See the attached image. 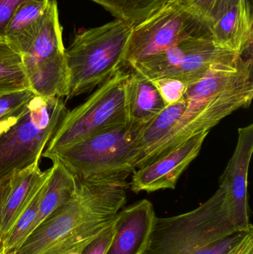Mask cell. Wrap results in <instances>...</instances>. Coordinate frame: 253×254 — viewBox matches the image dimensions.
Instances as JSON below:
<instances>
[{"mask_svg": "<svg viewBox=\"0 0 253 254\" xmlns=\"http://www.w3.org/2000/svg\"><path fill=\"white\" fill-rule=\"evenodd\" d=\"M131 174L76 178L74 196L53 212L16 254H47L77 237H100L115 220L127 198Z\"/></svg>", "mask_w": 253, "mask_h": 254, "instance_id": "1", "label": "cell"}, {"mask_svg": "<svg viewBox=\"0 0 253 254\" xmlns=\"http://www.w3.org/2000/svg\"><path fill=\"white\" fill-rule=\"evenodd\" d=\"M239 232L232 216L225 183L197 208L156 217L147 254H193Z\"/></svg>", "mask_w": 253, "mask_h": 254, "instance_id": "2", "label": "cell"}, {"mask_svg": "<svg viewBox=\"0 0 253 254\" xmlns=\"http://www.w3.org/2000/svg\"><path fill=\"white\" fill-rule=\"evenodd\" d=\"M134 25L116 19L75 36L65 51L69 76L68 99L92 92L123 67Z\"/></svg>", "mask_w": 253, "mask_h": 254, "instance_id": "3", "label": "cell"}, {"mask_svg": "<svg viewBox=\"0 0 253 254\" xmlns=\"http://www.w3.org/2000/svg\"><path fill=\"white\" fill-rule=\"evenodd\" d=\"M143 127L122 123L100 130L51 158L76 178L132 174L139 160L138 137Z\"/></svg>", "mask_w": 253, "mask_h": 254, "instance_id": "4", "label": "cell"}, {"mask_svg": "<svg viewBox=\"0 0 253 254\" xmlns=\"http://www.w3.org/2000/svg\"><path fill=\"white\" fill-rule=\"evenodd\" d=\"M68 110L62 98L36 96L25 114L0 135V182L34 164Z\"/></svg>", "mask_w": 253, "mask_h": 254, "instance_id": "5", "label": "cell"}, {"mask_svg": "<svg viewBox=\"0 0 253 254\" xmlns=\"http://www.w3.org/2000/svg\"><path fill=\"white\" fill-rule=\"evenodd\" d=\"M212 36L210 26L185 0H169L134 25L123 67H129L193 37Z\"/></svg>", "mask_w": 253, "mask_h": 254, "instance_id": "6", "label": "cell"}, {"mask_svg": "<svg viewBox=\"0 0 253 254\" xmlns=\"http://www.w3.org/2000/svg\"><path fill=\"white\" fill-rule=\"evenodd\" d=\"M129 72L126 67L119 68L85 102L68 110L42 157L51 159L100 130L126 122L124 84Z\"/></svg>", "mask_w": 253, "mask_h": 254, "instance_id": "7", "label": "cell"}, {"mask_svg": "<svg viewBox=\"0 0 253 254\" xmlns=\"http://www.w3.org/2000/svg\"><path fill=\"white\" fill-rule=\"evenodd\" d=\"M57 0H51L40 29L22 62L29 87L44 98L68 97L69 76Z\"/></svg>", "mask_w": 253, "mask_h": 254, "instance_id": "8", "label": "cell"}, {"mask_svg": "<svg viewBox=\"0 0 253 254\" xmlns=\"http://www.w3.org/2000/svg\"><path fill=\"white\" fill-rule=\"evenodd\" d=\"M245 57L220 49L212 36H202L186 39L128 68L150 80L167 77L181 80L188 86L201 80L212 67L236 64Z\"/></svg>", "mask_w": 253, "mask_h": 254, "instance_id": "9", "label": "cell"}, {"mask_svg": "<svg viewBox=\"0 0 253 254\" xmlns=\"http://www.w3.org/2000/svg\"><path fill=\"white\" fill-rule=\"evenodd\" d=\"M253 83L243 85L207 101L187 103V110L164 141L149 155L141 167L170 152L190 137L211 128L234 112L248 108L252 103Z\"/></svg>", "mask_w": 253, "mask_h": 254, "instance_id": "10", "label": "cell"}, {"mask_svg": "<svg viewBox=\"0 0 253 254\" xmlns=\"http://www.w3.org/2000/svg\"><path fill=\"white\" fill-rule=\"evenodd\" d=\"M209 133H199L155 161L137 169L129 183L131 190L138 193L175 189L182 173L199 155Z\"/></svg>", "mask_w": 253, "mask_h": 254, "instance_id": "11", "label": "cell"}, {"mask_svg": "<svg viewBox=\"0 0 253 254\" xmlns=\"http://www.w3.org/2000/svg\"><path fill=\"white\" fill-rule=\"evenodd\" d=\"M253 152V125L238 130V140L233 155L221 176L225 183L232 216L239 232L253 229L248 201V171Z\"/></svg>", "mask_w": 253, "mask_h": 254, "instance_id": "12", "label": "cell"}, {"mask_svg": "<svg viewBox=\"0 0 253 254\" xmlns=\"http://www.w3.org/2000/svg\"><path fill=\"white\" fill-rule=\"evenodd\" d=\"M156 217L153 204L147 199L122 209L116 216L114 237L105 254H147Z\"/></svg>", "mask_w": 253, "mask_h": 254, "instance_id": "13", "label": "cell"}, {"mask_svg": "<svg viewBox=\"0 0 253 254\" xmlns=\"http://www.w3.org/2000/svg\"><path fill=\"white\" fill-rule=\"evenodd\" d=\"M253 17L250 0H237L210 26L212 40L220 49L240 56L253 55Z\"/></svg>", "mask_w": 253, "mask_h": 254, "instance_id": "14", "label": "cell"}, {"mask_svg": "<svg viewBox=\"0 0 253 254\" xmlns=\"http://www.w3.org/2000/svg\"><path fill=\"white\" fill-rule=\"evenodd\" d=\"M51 173V167L42 171L38 164L15 175L4 200L0 219V244L29 207Z\"/></svg>", "mask_w": 253, "mask_h": 254, "instance_id": "15", "label": "cell"}, {"mask_svg": "<svg viewBox=\"0 0 253 254\" xmlns=\"http://www.w3.org/2000/svg\"><path fill=\"white\" fill-rule=\"evenodd\" d=\"M252 81L253 56H247L238 64L211 68L201 80L187 86L184 98L187 103L207 101Z\"/></svg>", "mask_w": 253, "mask_h": 254, "instance_id": "16", "label": "cell"}, {"mask_svg": "<svg viewBox=\"0 0 253 254\" xmlns=\"http://www.w3.org/2000/svg\"><path fill=\"white\" fill-rule=\"evenodd\" d=\"M126 123L144 127L166 107L151 80L130 69L124 84Z\"/></svg>", "mask_w": 253, "mask_h": 254, "instance_id": "17", "label": "cell"}, {"mask_svg": "<svg viewBox=\"0 0 253 254\" xmlns=\"http://www.w3.org/2000/svg\"><path fill=\"white\" fill-rule=\"evenodd\" d=\"M51 0H27L20 4L4 30V40L18 54L25 55L40 29Z\"/></svg>", "mask_w": 253, "mask_h": 254, "instance_id": "18", "label": "cell"}, {"mask_svg": "<svg viewBox=\"0 0 253 254\" xmlns=\"http://www.w3.org/2000/svg\"><path fill=\"white\" fill-rule=\"evenodd\" d=\"M51 173L40 199L32 233L53 212L66 204L76 192L74 175L58 160H53Z\"/></svg>", "mask_w": 253, "mask_h": 254, "instance_id": "19", "label": "cell"}, {"mask_svg": "<svg viewBox=\"0 0 253 254\" xmlns=\"http://www.w3.org/2000/svg\"><path fill=\"white\" fill-rule=\"evenodd\" d=\"M185 98L165 107L154 119L143 127L138 137L139 160L137 169L168 137L187 110Z\"/></svg>", "mask_w": 253, "mask_h": 254, "instance_id": "20", "label": "cell"}, {"mask_svg": "<svg viewBox=\"0 0 253 254\" xmlns=\"http://www.w3.org/2000/svg\"><path fill=\"white\" fill-rule=\"evenodd\" d=\"M30 89L22 58L0 40V96Z\"/></svg>", "mask_w": 253, "mask_h": 254, "instance_id": "21", "label": "cell"}, {"mask_svg": "<svg viewBox=\"0 0 253 254\" xmlns=\"http://www.w3.org/2000/svg\"><path fill=\"white\" fill-rule=\"evenodd\" d=\"M115 16L137 24L150 16L169 0H90Z\"/></svg>", "mask_w": 253, "mask_h": 254, "instance_id": "22", "label": "cell"}, {"mask_svg": "<svg viewBox=\"0 0 253 254\" xmlns=\"http://www.w3.org/2000/svg\"><path fill=\"white\" fill-rule=\"evenodd\" d=\"M48 181L3 240L1 254H16L32 234L33 226L37 217L40 199Z\"/></svg>", "mask_w": 253, "mask_h": 254, "instance_id": "23", "label": "cell"}, {"mask_svg": "<svg viewBox=\"0 0 253 254\" xmlns=\"http://www.w3.org/2000/svg\"><path fill=\"white\" fill-rule=\"evenodd\" d=\"M237 0H185L211 26Z\"/></svg>", "mask_w": 253, "mask_h": 254, "instance_id": "24", "label": "cell"}, {"mask_svg": "<svg viewBox=\"0 0 253 254\" xmlns=\"http://www.w3.org/2000/svg\"><path fill=\"white\" fill-rule=\"evenodd\" d=\"M151 81L158 91L166 107L172 105L184 98L187 86L181 80L163 77L154 79Z\"/></svg>", "mask_w": 253, "mask_h": 254, "instance_id": "25", "label": "cell"}, {"mask_svg": "<svg viewBox=\"0 0 253 254\" xmlns=\"http://www.w3.org/2000/svg\"><path fill=\"white\" fill-rule=\"evenodd\" d=\"M246 233V232H245ZM245 233H238L224 240L202 248L193 254H226L242 239Z\"/></svg>", "mask_w": 253, "mask_h": 254, "instance_id": "26", "label": "cell"}, {"mask_svg": "<svg viewBox=\"0 0 253 254\" xmlns=\"http://www.w3.org/2000/svg\"><path fill=\"white\" fill-rule=\"evenodd\" d=\"M115 222V220H114ZM114 222L99 237L85 249L83 254H105L114 235Z\"/></svg>", "mask_w": 253, "mask_h": 254, "instance_id": "27", "label": "cell"}, {"mask_svg": "<svg viewBox=\"0 0 253 254\" xmlns=\"http://www.w3.org/2000/svg\"><path fill=\"white\" fill-rule=\"evenodd\" d=\"M27 0H0V40H4V30L16 9Z\"/></svg>", "mask_w": 253, "mask_h": 254, "instance_id": "28", "label": "cell"}, {"mask_svg": "<svg viewBox=\"0 0 253 254\" xmlns=\"http://www.w3.org/2000/svg\"><path fill=\"white\" fill-rule=\"evenodd\" d=\"M226 254H253V228L245 233L237 244Z\"/></svg>", "mask_w": 253, "mask_h": 254, "instance_id": "29", "label": "cell"}, {"mask_svg": "<svg viewBox=\"0 0 253 254\" xmlns=\"http://www.w3.org/2000/svg\"><path fill=\"white\" fill-rule=\"evenodd\" d=\"M10 188V179L0 182V219H1V209L4 204V200L8 193ZM0 254H1V246L0 244Z\"/></svg>", "mask_w": 253, "mask_h": 254, "instance_id": "30", "label": "cell"}, {"mask_svg": "<svg viewBox=\"0 0 253 254\" xmlns=\"http://www.w3.org/2000/svg\"><path fill=\"white\" fill-rule=\"evenodd\" d=\"M8 129L9 128H6V127L0 126V135Z\"/></svg>", "mask_w": 253, "mask_h": 254, "instance_id": "31", "label": "cell"}, {"mask_svg": "<svg viewBox=\"0 0 253 254\" xmlns=\"http://www.w3.org/2000/svg\"></svg>", "mask_w": 253, "mask_h": 254, "instance_id": "32", "label": "cell"}]
</instances>
